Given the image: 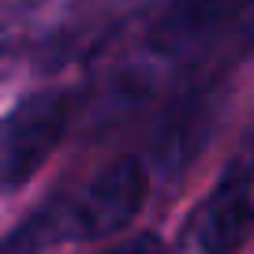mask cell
<instances>
[{"label":"cell","mask_w":254,"mask_h":254,"mask_svg":"<svg viewBox=\"0 0 254 254\" xmlns=\"http://www.w3.org/2000/svg\"><path fill=\"white\" fill-rule=\"evenodd\" d=\"M254 236V135L243 138L202 202L190 243L194 254H236Z\"/></svg>","instance_id":"3"},{"label":"cell","mask_w":254,"mask_h":254,"mask_svg":"<svg viewBox=\"0 0 254 254\" xmlns=\"http://www.w3.org/2000/svg\"><path fill=\"white\" fill-rule=\"evenodd\" d=\"M101 254H168V251L153 232H135V236H124L112 247H105Z\"/></svg>","instance_id":"5"},{"label":"cell","mask_w":254,"mask_h":254,"mask_svg":"<svg viewBox=\"0 0 254 254\" xmlns=\"http://www.w3.org/2000/svg\"><path fill=\"white\" fill-rule=\"evenodd\" d=\"M71 101L67 94L41 90L26 94L0 112V194L26 187L67 135Z\"/></svg>","instance_id":"2"},{"label":"cell","mask_w":254,"mask_h":254,"mask_svg":"<svg viewBox=\"0 0 254 254\" xmlns=\"http://www.w3.org/2000/svg\"><path fill=\"white\" fill-rule=\"evenodd\" d=\"M0 254H30V247H23V243H11V239H8V243L0 247Z\"/></svg>","instance_id":"6"},{"label":"cell","mask_w":254,"mask_h":254,"mask_svg":"<svg viewBox=\"0 0 254 254\" xmlns=\"http://www.w3.org/2000/svg\"><path fill=\"white\" fill-rule=\"evenodd\" d=\"M251 11L254 0H165L150 30V49L157 60H194Z\"/></svg>","instance_id":"4"},{"label":"cell","mask_w":254,"mask_h":254,"mask_svg":"<svg viewBox=\"0 0 254 254\" xmlns=\"http://www.w3.org/2000/svg\"><path fill=\"white\" fill-rule=\"evenodd\" d=\"M150 190V168L138 157H120L105 165L71 202L56 213H41V236L71 239V243H97L131 228Z\"/></svg>","instance_id":"1"}]
</instances>
